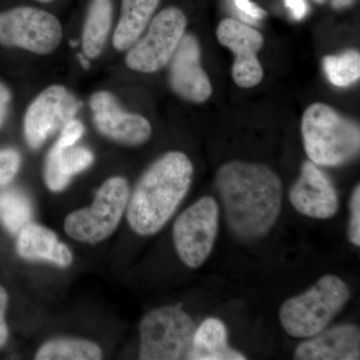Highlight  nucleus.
<instances>
[{"instance_id":"obj_1","label":"nucleus","mask_w":360,"mask_h":360,"mask_svg":"<svg viewBox=\"0 0 360 360\" xmlns=\"http://www.w3.org/2000/svg\"><path fill=\"white\" fill-rule=\"evenodd\" d=\"M229 229L241 240L266 236L276 224L283 205V184L264 165L232 160L215 177Z\"/></svg>"},{"instance_id":"obj_2","label":"nucleus","mask_w":360,"mask_h":360,"mask_svg":"<svg viewBox=\"0 0 360 360\" xmlns=\"http://www.w3.org/2000/svg\"><path fill=\"white\" fill-rule=\"evenodd\" d=\"M193 165L186 155L170 151L144 172L127 203V221L142 236H153L167 224L188 193Z\"/></svg>"},{"instance_id":"obj_3","label":"nucleus","mask_w":360,"mask_h":360,"mask_svg":"<svg viewBox=\"0 0 360 360\" xmlns=\"http://www.w3.org/2000/svg\"><path fill=\"white\" fill-rule=\"evenodd\" d=\"M302 134L310 161L321 167H340L359 153V125L324 103L304 111Z\"/></svg>"},{"instance_id":"obj_4","label":"nucleus","mask_w":360,"mask_h":360,"mask_svg":"<svg viewBox=\"0 0 360 360\" xmlns=\"http://www.w3.org/2000/svg\"><path fill=\"white\" fill-rule=\"evenodd\" d=\"M349 288L340 277L328 274L302 295L281 305L279 319L288 335L309 338L319 335L349 300Z\"/></svg>"},{"instance_id":"obj_5","label":"nucleus","mask_w":360,"mask_h":360,"mask_svg":"<svg viewBox=\"0 0 360 360\" xmlns=\"http://www.w3.org/2000/svg\"><path fill=\"white\" fill-rule=\"evenodd\" d=\"M195 324L179 307L153 310L139 324L142 360L188 359Z\"/></svg>"},{"instance_id":"obj_6","label":"nucleus","mask_w":360,"mask_h":360,"mask_svg":"<svg viewBox=\"0 0 360 360\" xmlns=\"http://www.w3.org/2000/svg\"><path fill=\"white\" fill-rule=\"evenodd\" d=\"M129 200L127 179L116 176L106 180L97 191L90 207L66 217L65 229L80 243H97L110 238L117 229Z\"/></svg>"},{"instance_id":"obj_7","label":"nucleus","mask_w":360,"mask_h":360,"mask_svg":"<svg viewBox=\"0 0 360 360\" xmlns=\"http://www.w3.org/2000/svg\"><path fill=\"white\" fill-rule=\"evenodd\" d=\"M186 14L179 7H167L150 21L148 30L127 52L125 63L130 70L153 73L169 63L186 33Z\"/></svg>"},{"instance_id":"obj_8","label":"nucleus","mask_w":360,"mask_h":360,"mask_svg":"<svg viewBox=\"0 0 360 360\" xmlns=\"http://www.w3.org/2000/svg\"><path fill=\"white\" fill-rule=\"evenodd\" d=\"M63 26L53 14L32 6L0 13V44L35 54L56 51L63 39Z\"/></svg>"},{"instance_id":"obj_9","label":"nucleus","mask_w":360,"mask_h":360,"mask_svg":"<svg viewBox=\"0 0 360 360\" xmlns=\"http://www.w3.org/2000/svg\"><path fill=\"white\" fill-rule=\"evenodd\" d=\"M219 219L217 200L203 196L175 220V250L186 266L198 269L210 257L219 232Z\"/></svg>"},{"instance_id":"obj_10","label":"nucleus","mask_w":360,"mask_h":360,"mask_svg":"<svg viewBox=\"0 0 360 360\" xmlns=\"http://www.w3.org/2000/svg\"><path fill=\"white\" fill-rule=\"evenodd\" d=\"M79 108L80 101L61 85H51L40 92L25 113V134L30 148H40L75 118Z\"/></svg>"},{"instance_id":"obj_11","label":"nucleus","mask_w":360,"mask_h":360,"mask_svg":"<svg viewBox=\"0 0 360 360\" xmlns=\"http://www.w3.org/2000/svg\"><path fill=\"white\" fill-rule=\"evenodd\" d=\"M217 37L220 44L236 56L232 66L234 82L243 89L259 84L264 78V70L257 58L264 46L262 33L241 21L225 18L217 27Z\"/></svg>"},{"instance_id":"obj_12","label":"nucleus","mask_w":360,"mask_h":360,"mask_svg":"<svg viewBox=\"0 0 360 360\" xmlns=\"http://www.w3.org/2000/svg\"><path fill=\"white\" fill-rule=\"evenodd\" d=\"M90 108L97 130L111 141L124 146H141L148 141L153 129L143 116L123 110L113 94L96 92Z\"/></svg>"},{"instance_id":"obj_13","label":"nucleus","mask_w":360,"mask_h":360,"mask_svg":"<svg viewBox=\"0 0 360 360\" xmlns=\"http://www.w3.org/2000/svg\"><path fill=\"white\" fill-rule=\"evenodd\" d=\"M200 46L193 34H184L170 59L172 90L186 101L202 103L212 94V86L201 66Z\"/></svg>"},{"instance_id":"obj_14","label":"nucleus","mask_w":360,"mask_h":360,"mask_svg":"<svg viewBox=\"0 0 360 360\" xmlns=\"http://www.w3.org/2000/svg\"><path fill=\"white\" fill-rule=\"evenodd\" d=\"M290 200L298 212L311 219H331L340 208L335 186L312 161L303 163L300 179L291 187Z\"/></svg>"},{"instance_id":"obj_15","label":"nucleus","mask_w":360,"mask_h":360,"mask_svg":"<svg viewBox=\"0 0 360 360\" xmlns=\"http://www.w3.org/2000/svg\"><path fill=\"white\" fill-rule=\"evenodd\" d=\"M296 348V360H356L360 359V331L352 324L322 330Z\"/></svg>"},{"instance_id":"obj_16","label":"nucleus","mask_w":360,"mask_h":360,"mask_svg":"<svg viewBox=\"0 0 360 360\" xmlns=\"http://www.w3.org/2000/svg\"><path fill=\"white\" fill-rule=\"evenodd\" d=\"M18 252L30 260H45L61 267L70 266L72 255L58 236L41 225L28 224L18 233Z\"/></svg>"},{"instance_id":"obj_17","label":"nucleus","mask_w":360,"mask_h":360,"mask_svg":"<svg viewBox=\"0 0 360 360\" xmlns=\"http://www.w3.org/2000/svg\"><path fill=\"white\" fill-rule=\"evenodd\" d=\"M94 162L89 149L80 146L54 144L45 161L44 177L52 191H63L75 174H80Z\"/></svg>"},{"instance_id":"obj_18","label":"nucleus","mask_w":360,"mask_h":360,"mask_svg":"<svg viewBox=\"0 0 360 360\" xmlns=\"http://www.w3.org/2000/svg\"><path fill=\"white\" fill-rule=\"evenodd\" d=\"M189 360H245L246 357L227 342L225 324L214 317L206 319L195 329Z\"/></svg>"},{"instance_id":"obj_19","label":"nucleus","mask_w":360,"mask_h":360,"mask_svg":"<svg viewBox=\"0 0 360 360\" xmlns=\"http://www.w3.org/2000/svg\"><path fill=\"white\" fill-rule=\"evenodd\" d=\"M160 0H122V13L113 34L116 51L129 49L150 23Z\"/></svg>"},{"instance_id":"obj_20","label":"nucleus","mask_w":360,"mask_h":360,"mask_svg":"<svg viewBox=\"0 0 360 360\" xmlns=\"http://www.w3.org/2000/svg\"><path fill=\"white\" fill-rule=\"evenodd\" d=\"M112 1L91 0L85 18L82 46L87 58H96L103 51L112 23Z\"/></svg>"},{"instance_id":"obj_21","label":"nucleus","mask_w":360,"mask_h":360,"mask_svg":"<svg viewBox=\"0 0 360 360\" xmlns=\"http://www.w3.org/2000/svg\"><path fill=\"white\" fill-rule=\"evenodd\" d=\"M32 215V203L25 193L15 188L0 191V222L11 233H20Z\"/></svg>"},{"instance_id":"obj_22","label":"nucleus","mask_w":360,"mask_h":360,"mask_svg":"<svg viewBox=\"0 0 360 360\" xmlns=\"http://www.w3.org/2000/svg\"><path fill=\"white\" fill-rule=\"evenodd\" d=\"M101 348L91 341L56 340L44 343L37 354L39 360H97L101 359Z\"/></svg>"},{"instance_id":"obj_23","label":"nucleus","mask_w":360,"mask_h":360,"mask_svg":"<svg viewBox=\"0 0 360 360\" xmlns=\"http://www.w3.org/2000/svg\"><path fill=\"white\" fill-rule=\"evenodd\" d=\"M323 70L331 84L348 87L359 82L360 77V54L356 51H347L338 56L323 58Z\"/></svg>"},{"instance_id":"obj_24","label":"nucleus","mask_w":360,"mask_h":360,"mask_svg":"<svg viewBox=\"0 0 360 360\" xmlns=\"http://www.w3.org/2000/svg\"><path fill=\"white\" fill-rule=\"evenodd\" d=\"M20 155L13 149L0 150V186L8 184L20 167Z\"/></svg>"},{"instance_id":"obj_25","label":"nucleus","mask_w":360,"mask_h":360,"mask_svg":"<svg viewBox=\"0 0 360 360\" xmlns=\"http://www.w3.org/2000/svg\"><path fill=\"white\" fill-rule=\"evenodd\" d=\"M350 220L348 238L355 246H360V186L357 184L350 198Z\"/></svg>"},{"instance_id":"obj_26","label":"nucleus","mask_w":360,"mask_h":360,"mask_svg":"<svg viewBox=\"0 0 360 360\" xmlns=\"http://www.w3.org/2000/svg\"><path fill=\"white\" fill-rule=\"evenodd\" d=\"M84 134V124H82L79 120L72 118V120H70V122L66 123L65 127L61 129L60 135H59V139L58 141H56V144L60 146H65V148L75 146V143L82 139Z\"/></svg>"},{"instance_id":"obj_27","label":"nucleus","mask_w":360,"mask_h":360,"mask_svg":"<svg viewBox=\"0 0 360 360\" xmlns=\"http://www.w3.org/2000/svg\"><path fill=\"white\" fill-rule=\"evenodd\" d=\"M233 1L238 11L243 13V15L250 18L251 20H264L266 16L265 11L262 7L257 6V4L251 2L250 0H233Z\"/></svg>"},{"instance_id":"obj_28","label":"nucleus","mask_w":360,"mask_h":360,"mask_svg":"<svg viewBox=\"0 0 360 360\" xmlns=\"http://www.w3.org/2000/svg\"><path fill=\"white\" fill-rule=\"evenodd\" d=\"M286 8L295 20H302L309 13V7L307 0H284Z\"/></svg>"},{"instance_id":"obj_29","label":"nucleus","mask_w":360,"mask_h":360,"mask_svg":"<svg viewBox=\"0 0 360 360\" xmlns=\"http://www.w3.org/2000/svg\"><path fill=\"white\" fill-rule=\"evenodd\" d=\"M7 300L8 296L6 290L2 286H0V347H4V343L6 342L7 336H8V330L4 319V314H6Z\"/></svg>"},{"instance_id":"obj_30","label":"nucleus","mask_w":360,"mask_h":360,"mask_svg":"<svg viewBox=\"0 0 360 360\" xmlns=\"http://www.w3.org/2000/svg\"><path fill=\"white\" fill-rule=\"evenodd\" d=\"M9 101H11V94L8 89L4 85L0 84V125L6 118Z\"/></svg>"},{"instance_id":"obj_31","label":"nucleus","mask_w":360,"mask_h":360,"mask_svg":"<svg viewBox=\"0 0 360 360\" xmlns=\"http://www.w3.org/2000/svg\"><path fill=\"white\" fill-rule=\"evenodd\" d=\"M317 4H326L328 0H314ZM331 6L335 9L347 8V7L352 6L356 0H329Z\"/></svg>"},{"instance_id":"obj_32","label":"nucleus","mask_w":360,"mask_h":360,"mask_svg":"<svg viewBox=\"0 0 360 360\" xmlns=\"http://www.w3.org/2000/svg\"><path fill=\"white\" fill-rule=\"evenodd\" d=\"M35 1L42 2V4H49V2L56 1V0H35Z\"/></svg>"}]
</instances>
